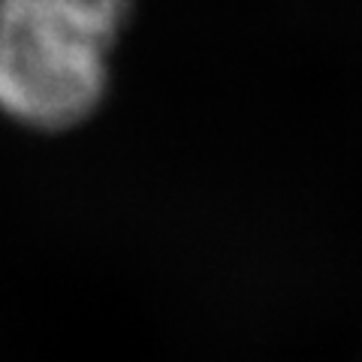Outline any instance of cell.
<instances>
[{
    "instance_id": "obj_1",
    "label": "cell",
    "mask_w": 362,
    "mask_h": 362,
    "mask_svg": "<svg viewBox=\"0 0 362 362\" xmlns=\"http://www.w3.org/2000/svg\"><path fill=\"white\" fill-rule=\"evenodd\" d=\"M130 0H0V109L70 127L100 103Z\"/></svg>"
}]
</instances>
